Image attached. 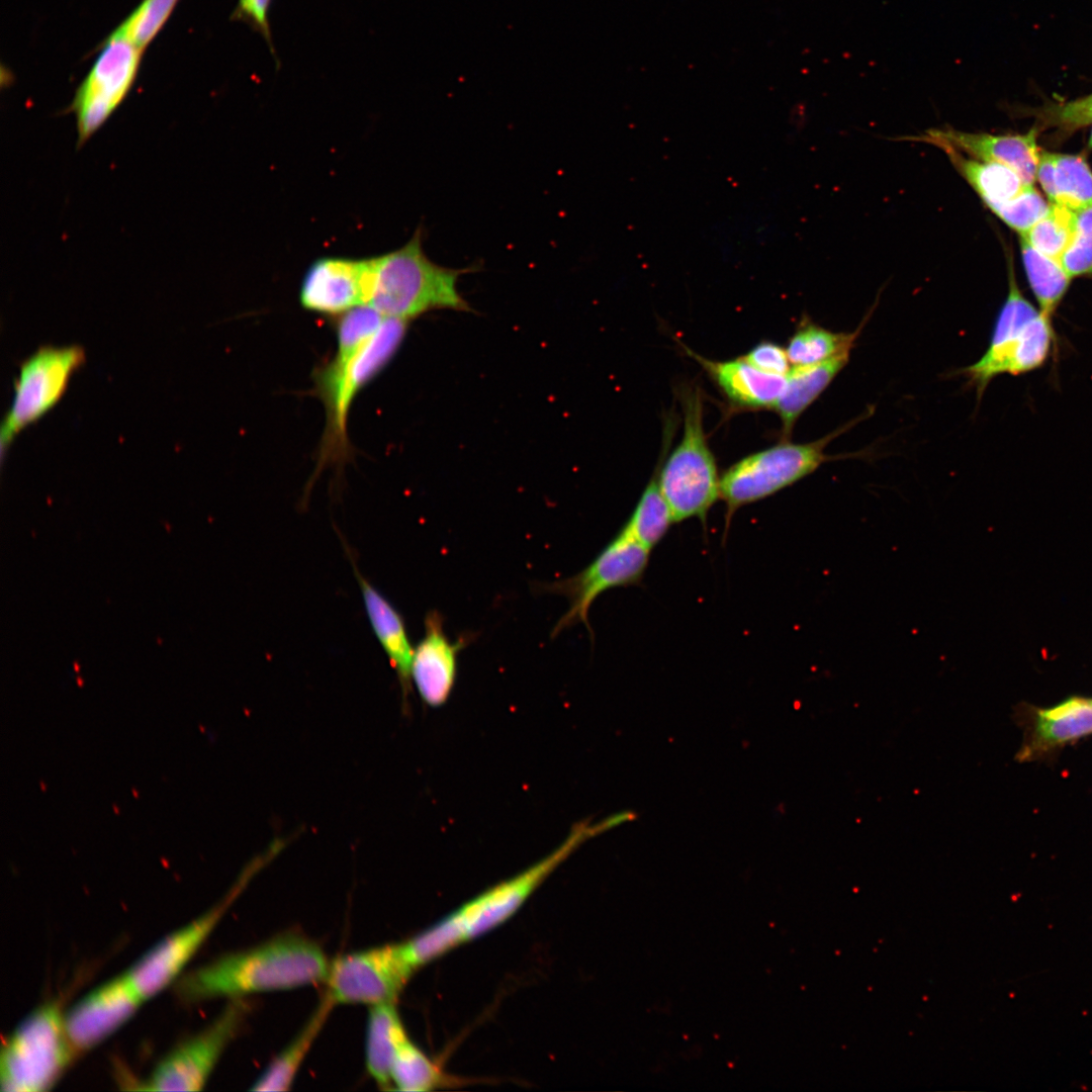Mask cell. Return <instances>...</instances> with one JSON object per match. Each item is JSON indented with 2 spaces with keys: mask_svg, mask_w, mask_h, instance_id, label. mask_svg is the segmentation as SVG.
Segmentation results:
<instances>
[{
  "mask_svg": "<svg viewBox=\"0 0 1092 1092\" xmlns=\"http://www.w3.org/2000/svg\"><path fill=\"white\" fill-rule=\"evenodd\" d=\"M407 321L386 316L375 334L343 367L323 366L315 373V390L327 415L318 464L341 463L349 452L347 422L358 392L393 358L407 330Z\"/></svg>",
  "mask_w": 1092,
  "mask_h": 1092,
  "instance_id": "cell-5",
  "label": "cell"
},
{
  "mask_svg": "<svg viewBox=\"0 0 1092 1092\" xmlns=\"http://www.w3.org/2000/svg\"><path fill=\"white\" fill-rule=\"evenodd\" d=\"M465 639L452 641L444 630L443 617L430 611L424 620V635L414 647L411 680L425 704L438 708L452 694L457 675V657Z\"/></svg>",
  "mask_w": 1092,
  "mask_h": 1092,
  "instance_id": "cell-17",
  "label": "cell"
},
{
  "mask_svg": "<svg viewBox=\"0 0 1092 1092\" xmlns=\"http://www.w3.org/2000/svg\"><path fill=\"white\" fill-rule=\"evenodd\" d=\"M115 30L78 87L71 110L76 115L77 147H82L108 119L129 92L143 54Z\"/></svg>",
  "mask_w": 1092,
  "mask_h": 1092,
  "instance_id": "cell-10",
  "label": "cell"
},
{
  "mask_svg": "<svg viewBox=\"0 0 1092 1092\" xmlns=\"http://www.w3.org/2000/svg\"><path fill=\"white\" fill-rule=\"evenodd\" d=\"M240 889L233 891L219 905L164 937L125 972L144 1001L159 994L178 978L217 925Z\"/></svg>",
  "mask_w": 1092,
  "mask_h": 1092,
  "instance_id": "cell-13",
  "label": "cell"
},
{
  "mask_svg": "<svg viewBox=\"0 0 1092 1092\" xmlns=\"http://www.w3.org/2000/svg\"><path fill=\"white\" fill-rule=\"evenodd\" d=\"M143 1002L125 973L93 989L64 1012L66 1033L74 1052H86L102 1042Z\"/></svg>",
  "mask_w": 1092,
  "mask_h": 1092,
  "instance_id": "cell-14",
  "label": "cell"
},
{
  "mask_svg": "<svg viewBox=\"0 0 1092 1092\" xmlns=\"http://www.w3.org/2000/svg\"><path fill=\"white\" fill-rule=\"evenodd\" d=\"M422 237L418 230L401 248L370 259L367 304L384 316L407 322L435 309L471 310L457 283L476 268H449L431 261Z\"/></svg>",
  "mask_w": 1092,
  "mask_h": 1092,
  "instance_id": "cell-2",
  "label": "cell"
},
{
  "mask_svg": "<svg viewBox=\"0 0 1092 1092\" xmlns=\"http://www.w3.org/2000/svg\"><path fill=\"white\" fill-rule=\"evenodd\" d=\"M1075 211L1051 203L1046 214L1020 235L1038 252L1060 262L1074 233Z\"/></svg>",
  "mask_w": 1092,
  "mask_h": 1092,
  "instance_id": "cell-32",
  "label": "cell"
},
{
  "mask_svg": "<svg viewBox=\"0 0 1092 1092\" xmlns=\"http://www.w3.org/2000/svg\"><path fill=\"white\" fill-rule=\"evenodd\" d=\"M649 554L650 550L621 529L582 570L563 579L541 584V590L561 595L569 603L568 610L552 630V638L578 623H582L593 634L588 614L594 602L611 588L639 584L646 571Z\"/></svg>",
  "mask_w": 1092,
  "mask_h": 1092,
  "instance_id": "cell-8",
  "label": "cell"
},
{
  "mask_svg": "<svg viewBox=\"0 0 1092 1092\" xmlns=\"http://www.w3.org/2000/svg\"><path fill=\"white\" fill-rule=\"evenodd\" d=\"M1092 733V700L1071 698L1036 715L1035 734L1041 746H1054Z\"/></svg>",
  "mask_w": 1092,
  "mask_h": 1092,
  "instance_id": "cell-26",
  "label": "cell"
},
{
  "mask_svg": "<svg viewBox=\"0 0 1092 1092\" xmlns=\"http://www.w3.org/2000/svg\"><path fill=\"white\" fill-rule=\"evenodd\" d=\"M1088 147L1090 149H1092V132H1091V135H1090V139H1089V142H1088Z\"/></svg>",
  "mask_w": 1092,
  "mask_h": 1092,
  "instance_id": "cell-39",
  "label": "cell"
},
{
  "mask_svg": "<svg viewBox=\"0 0 1092 1092\" xmlns=\"http://www.w3.org/2000/svg\"><path fill=\"white\" fill-rule=\"evenodd\" d=\"M852 349L846 348L817 364L791 368L785 388L774 407L782 423V439H790L800 416L846 366Z\"/></svg>",
  "mask_w": 1092,
  "mask_h": 1092,
  "instance_id": "cell-21",
  "label": "cell"
},
{
  "mask_svg": "<svg viewBox=\"0 0 1092 1092\" xmlns=\"http://www.w3.org/2000/svg\"><path fill=\"white\" fill-rule=\"evenodd\" d=\"M334 1002L325 994L308 1021L292 1041L268 1065L251 1088L253 1091L289 1090L296 1074L322 1030Z\"/></svg>",
  "mask_w": 1092,
  "mask_h": 1092,
  "instance_id": "cell-23",
  "label": "cell"
},
{
  "mask_svg": "<svg viewBox=\"0 0 1092 1092\" xmlns=\"http://www.w3.org/2000/svg\"><path fill=\"white\" fill-rule=\"evenodd\" d=\"M612 829L608 818L575 824L551 853L524 872L460 907L447 916L460 942L479 936L510 918L536 888L582 843Z\"/></svg>",
  "mask_w": 1092,
  "mask_h": 1092,
  "instance_id": "cell-7",
  "label": "cell"
},
{
  "mask_svg": "<svg viewBox=\"0 0 1092 1092\" xmlns=\"http://www.w3.org/2000/svg\"><path fill=\"white\" fill-rule=\"evenodd\" d=\"M178 0H144L115 29L144 50L157 35Z\"/></svg>",
  "mask_w": 1092,
  "mask_h": 1092,
  "instance_id": "cell-33",
  "label": "cell"
},
{
  "mask_svg": "<svg viewBox=\"0 0 1092 1092\" xmlns=\"http://www.w3.org/2000/svg\"><path fill=\"white\" fill-rule=\"evenodd\" d=\"M443 1074L408 1037L400 1044L391 1069V1085L406 1092H423L443 1082Z\"/></svg>",
  "mask_w": 1092,
  "mask_h": 1092,
  "instance_id": "cell-31",
  "label": "cell"
},
{
  "mask_svg": "<svg viewBox=\"0 0 1092 1092\" xmlns=\"http://www.w3.org/2000/svg\"><path fill=\"white\" fill-rule=\"evenodd\" d=\"M913 141L949 148L969 157L1004 165L1015 171L1025 185H1033L1039 150L1034 130L1025 134H991L968 132L954 128L929 129Z\"/></svg>",
  "mask_w": 1092,
  "mask_h": 1092,
  "instance_id": "cell-18",
  "label": "cell"
},
{
  "mask_svg": "<svg viewBox=\"0 0 1092 1092\" xmlns=\"http://www.w3.org/2000/svg\"><path fill=\"white\" fill-rule=\"evenodd\" d=\"M1060 262L1071 278H1092V204L1075 211L1073 237Z\"/></svg>",
  "mask_w": 1092,
  "mask_h": 1092,
  "instance_id": "cell-35",
  "label": "cell"
},
{
  "mask_svg": "<svg viewBox=\"0 0 1092 1092\" xmlns=\"http://www.w3.org/2000/svg\"><path fill=\"white\" fill-rule=\"evenodd\" d=\"M1020 248L1026 276L1039 310L1053 316L1067 292L1071 277L1061 262L1038 252L1022 236Z\"/></svg>",
  "mask_w": 1092,
  "mask_h": 1092,
  "instance_id": "cell-27",
  "label": "cell"
},
{
  "mask_svg": "<svg viewBox=\"0 0 1092 1092\" xmlns=\"http://www.w3.org/2000/svg\"><path fill=\"white\" fill-rule=\"evenodd\" d=\"M1012 261L1008 266V294L998 313L986 352L974 364L960 372L981 398L996 376L1010 373L1032 320L1040 312L1021 293L1014 276Z\"/></svg>",
  "mask_w": 1092,
  "mask_h": 1092,
  "instance_id": "cell-15",
  "label": "cell"
},
{
  "mask_svg": "<svg viewBox=\"0 0 1092 1092\" xmlns=\"http://www.w3.org/2000/svg\"><path fill=\"white\" fill-rule=\"evenodd\" d=\"M84 362L85 352L80 346H47L21 363L13 398L1 425L2 455L22 430L59 402L72 375Z\"/></svg>",
  "mask_w": 1092,
  "mask_h": 1092,
  "instance_id": "cell-9",
  "label": "cell"
},
{
  "mask_svg": "<svg viewBox=\"0 0 1092 1092\" xmlns=\"http://www.w3.org/2000/svg\"><path fill=\"white\" fill-rule=\"evenodd\" d=\"M682 435L671 453L659 460L657 480L674 523L697 518L707 528L709 511L720 499L721 476L704 429V404L698 388L681 393Z\"/></svg>",
  "mask_w": 1092,
  "mask_h": 1092,
  "instance_id": "cell-3",
  "label": "cell"
},
{
  "mask_svg": "<svg viewBox=\"0 0 1092 1092\" xmlns=\"http://www.w3.org/2000/svg\"><path fill=\"white\" fill-rule=\"evenodd\" d=\"M1054 204L1073 211L1092 204V171L1080 156L1055 154Z\"/></svg>",
  "mask_w": 1092,
  "mask_h": 1092,
  "instance_id": "cell-30",
  "label": "cell"
},
{
  "mask_svg": "<svg viewBox=\"0 0 1092 1092\" xmlns=\"http://www.w3.org/2000/svg\"><path fill=\"white\" fill-rule=\"evenodd\" d=\"M345 549L357 579L373 633L395 670L405 695L412 682L411 665L414 647L411 645L403 618L391 603L360 572L353 555L348 551L346 545Z\"/></svg>",
  "mask_w": 1092,
  "mask_h": 1092,
  "instance_id": "cell-20",
  "label": "cell"
},
{
  "mask_svg": "<svg viewBox=\"0 0 1092 1092\" xmlns=\"http://www.w3.org/2000/svg\"><path fill=\"white\" fill-rule=\"evenodd\" d=\"M371 261L323 258L307 269L301 286V305L325 314H342L367 304Z\"/></svg>",
  "mask_w": 1092,
  "mask_h": 1092,
  "instance_id": "cell-16",
  "label": "cell"
},
{
  "mask_svg": "<svg viewBox=\"0 0 1092 1092\" xmlns=\"http://www.w3.org/2000/svg\"><path fill=\"white\" fill-rule=\"evenodd\" d=\"M329 967L326 954L315 942L287 934L188 973L179 980L177 991L190 1002L217 997L236 999L325 982Z\"/></svg>",
  "mask_w": 1092,
  "mask_h": 1092,
  "instance_id": "cell-1",
  "label": "cell"
},
{
  "mask_svg": "<svg viewBox=\"0 0 1092 1092\" xmlns=\"http://www.w3.org/2000/svg\"><path fill=\"white\" fill-rule=\"evenodd\" d=\"M1051 203L1033 187L1026 186L1014 198L989 207L1005 224L1025 234L1049 211Z\"/></svg>",
  "mask_w": 1092,
  "mask_h": 1092,
  "instance_id": "cell-34",
  "label": "cell"
},
{
  "mask_svg": "<svg viewBox=\"0 0 1092 1092\" xmlns=\"http://www.w3.org/2000/svg\"><path fill=\"white\" fill-rule=\"evenodd\" d=\"M867 320L868 316L853 332L838 333L825 329L808 316H804L786 347L791 366L803 367L817 364L846 348L854 347Z\"/></svg>",
  "mask_w": 1092,
  "mask_h": 1092,
  "instance_id": "cell-25",
  "label": "cell"
},
{
  "mask_svg": "<svg viewBox=\"0 0 1092 1092\" xmlns=\"http://www.w3.org/2000/svg\"><path fill=\"white\" fill-rule=\"evenodd\" d=\"M1036 179L1040 183L1049 202L1054 203L1056 199L1055 154L1039 151Z\"/></svg>",
  "mask_w": 1092,
  "mask_h": 1092,
  "instance_id": "cell-38",
  "label": "cell"
},
{
  "mask_svg": "<svg viewBox=\"0 0 1092 1092\" xmlns=\"http://www.w3.org/2000/svg\"><path fill=\"white\" fill-rule=\"evenodd\" d=\"M247 1005L236 998L199 1033L177 1045L142 1083L153 1091L201 1090L228 1044L242 1027Z\"/></svg>",
  "mask_w": 1092,
  "mask_h": 1092,
  "instance_id": "cell-12",
  "label": "cell"
},
{
  "mask_svg": "<svg viewBox=\"0 0 1092 1092\" xmlns=\"http://www.w3.org/2000/svg\"><path fill=\"white\" fill-rule=\"evenodd\" d=\"M272 0H238L234 16L255 27L267 40L271 41L269 10Z\"/></svg>",
  "mask_w": 1092,
  "mask_h": 1092,
  "instance_id": "cell-37",
  "label": "cell"
},
{
  "mask_svg": "<svg viewBox=\"0 0 1092 1092\" xmlns=\"http://www.w3.org/2000/svg\"><path fill=\"white\" fill-rule=\"evenodd\" d=\"M684 348L703 367L734 408H774L785 388L787 375L763 372L743 357L717 361L707 359L686 346Z\"/></svg>",
  "mask_w": 1092,
  "mask_h": 1092,
  "instance_id": "cell-19",
  "label": "cell"
},
{
  "mask_svg": "<svg viewBox=\"0 0 1092 1092\" xmlns=\"http://www.w3.org/2000/svg\"><path fill=\"white\" fill-rule=\"evenodd\" d=\"M414 972L399 944L340 956L330 964L326 994L335 1005L395 1003Z\"/></svg>",
  "mask_w": 1092,
  "mask_h": 1092,
  "instance_id": "cell-11",
  "label": "cell"
},
{
  "mask_svg": "<svg viewBox=\"0 0 1092 1092\" xmlns=\"http://www.w3.org/2000/svg\"><path fill=\"white\" fill-rule=\"evenodd\" d=\"M742 357L757 369L770 374L787 375L792 368L786 348L769 341L759 342Z\"/></svg>",
  "mask_w": 1092,
  "mask_h": 1092,
  "instance_id": "cell-36",
  "label": "cell"
},
{
  "mask_svg": "<svg viewBox=\"0 0 1092 1092\" xmlns=\"http://www.w3.org/2000/svg\"><path fill=\"white\" fill-rule=\"evenodd\" d=\"M949 161L988 206L1006 202L1026 186L1012 169L993 162L981 161L956 150L944 148Z\"/></svg>",
  "mask_w": 1092,
  "mask_h": 1092,
  "instance_id": "cell-24",
  "label": "cell"
},
{
  "mask_svg": "<svg viewBox=\"0 0 1092 1092\" xmlns=\"http://www.w3.org/2000/svg\"><path fill=\"white\" fill-rule=\"evenodd\" d=\"M385 317L368 304L342 313L337 326V350L326 365L334 369L346 365L380 328Z\"/></svg>",
  "mask_w": 1092,
  "mask_h": 1092,
  "instance_id": "cell-29",
  "label": "cell"
},
{
  "mask_svg": "<svg viewBox=\"0 0 1092 1092\" xmlns=\"http://www.w3.org/2000/svg\"><path fill=\"white\" fill-rule=\"evenodd\" d=\"M858 419L808 443L782 439L776 445L749 454L721 475L720 499L725 504L726 536L733 515L742 507L766 498L817 470L823 463L853 455H828L826 448Z\"/></svg>",
  "mask_w": 1092,
  "mask_h": 1092,
  "instance_id": "cell-4",
  "label": "cell"
},
{
  "mask_svg": "<svg viewBox=\"0 0 1092 1092\" xmlns=\"http://www.w3.org/2000/svg\"><path fill=\"white\" fill-rule=\"evenodd\" d=\"M672 523L673 516L659 488L655 468L622 529L651 551L663 539Z\"/></svg>",
  "mask_w": 1092,
  "mask_h": 1092,
  "instance_id": "cell-28",
  "label": "cell"
},
{
  "mask_svg": "<svg viewBox=\"0 0 1092 1092\" xmlns=\"http://www.w3.org/2000/svg\"><path fill=\"white\" fill-rule=\"evenodd\" d=\"M74 1050L56 1003H46L22 1020L3 1044L1 1090L42 1092L51 1089L68 1066Z\"/></svg>",
  "mask_w": 1092,
  "mask_h": 1092,
  "instance_id": "cell-6",
  "label": "cell"
},
{
  "mask_svg": "<svg viewBox=\"0 0 1092 1092\" xmlns=\"http://www.w3.org/2000/svg\"><path fill=\"white\" fill-rule=\"evenodd\" d=\"M406 1038L394 1003L370 1006L366 1033V1066L380 1088H390L392 1064L398 1048Z\"/></svg>",
  "mask_w": 1092,
  "mask_h": 1092,
  "instance_id": "cell-22",
  "label": "cell"
}]
</instances>
